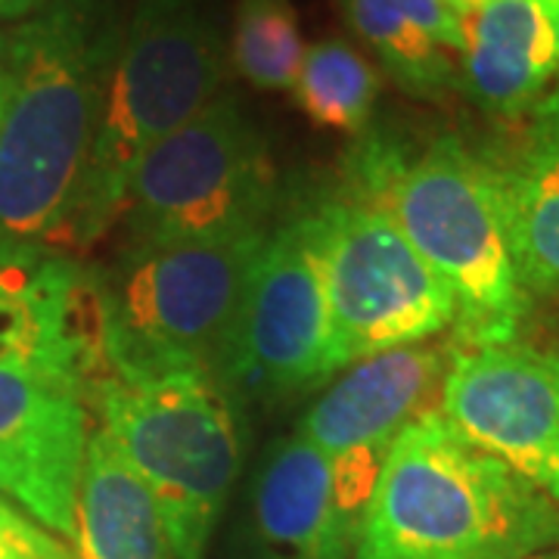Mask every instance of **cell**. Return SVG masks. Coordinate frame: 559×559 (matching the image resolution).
I'll return each mask as SVG.
<instances>
[{
    "label": "cell",
    "mask_w": 559,
    "mask_h": 559,
    "mask_svg": "<svg viewBox=\"0 0 559 559\" xmlns=\"http://www.w3.org/2000/svg\"><path fill=\"white\" fill-rule=\"evenodd\" d=\"M460 91L503 121L535 116L559 72L550 0H488L463 16Z\"/></svg>",
    "instance_id": "9a60e30c"
},
{
    "label": "cell",
    "mask_w": 559,
    "mask_h": 559,
    "mask_svg": "<svg viewBox=\"0 0 559 559\" xmlns=\"http://www.w3.org/2000/svg\"><path fill=\"white\" fill-rule=\"evenodd\" d=\"M342 178V190L382 209L448 283L457 345L520 342L532 296L516 271L488 153L457 134L414 146L395 131L367 128L352 143Z\"/></svg>",
    "instance_id": "7a4b0ae2"
},
{
    "label": "cell",
    "mask_w": 559,
    "mask_h": 559,
    "mask_svg": "<svg viewBox=\"0 0 559 559\" xmlns=\"http://www.w3.org/2000/svg\"><path fill=\"white\" fill-rule=\"evenodd\" d=\"M227 62L218 0H134L57 252H84L119 224L140 159L218 97Z\"/></svg>",
    "instance_id": "277c9868"
},
{
    "label": "cell",
    "mask_w": 559,
    "mask_h": 559,
    "mask_svg": "<svg viewBox=\"0 0 559 559\" xmlns=\"http://www.w3.org/2000/svg\"><path fill=\"white\" fill-rule=\"evenodd\" d=\"M330 311V380L360 358L419 345L457 323L448 283L382 209L342 190L308 209Z\"/></svg>",
    "instance_id": "ba28073f"
},
{
    "label": "cell",
    "mask_w": 559,
    "mask_h": 559,
    "mask_svg": "<svg viewBox=\"0 0 559 559\" xmlns=\"http://www.w3.org/2000/svg\"><path fill=\"white\" fill-rule=\"evenodd\" d=\"M382 75L377 66L342 38H323L305 47L293 81V100L318 128L358 138L370 128Z\"/></svg>",
    "instance_id": "d6986e66"
},
{
    "label": "cell",
    "mask_w": 559,
    "mask_h": 559,
    "mask_svg": "<svg viewBox=\"0 0 559 559\" xmlns=\"http://www.w3.org/2000/svg\"><path fill=\"white\" fill-rule=\"evenodd\" d=\"M559 547V503L441 417L419 414L382 463L355 559H528Z\"/></svg>",
    "instance_id": "3957f363"
},
{
    "label": "cell",
    "mask_w": 559,
    "mask_h": 559,
    "mask_svg": "<svg viewBox=\"0 0 559 559\" xmlns=\"http://www.w3.org/2000/svg\"><path fill=\"white\" fill-rule=\"evenodd\" d=\"M439 411L463 439L559 503L557 355L525 342H451Z\"/></svg>",
    "instance_id": "8fae6325"
},
{
    "label": "cell",
    "mask_w": 559,
    "mask_h": 559,
    "mask_svg": "<svg viewBox=\"0 0 559 559\" xmlns=\"http://www.w3.org/2000/svg\"><path fill=\"white\" fill-rule=\"evenodd\" d=\"M0 72H3V40H0Z\"/></svg>",
    "instance_id": "484cf974"
},
{
    "label": "cell",
    "mask_w": 559,
    "mask_h": 559,
    "mask_svg": "<svg viewBox=\"0 0 559 559\" xmlns=\"http://www.w3.org/2000/svg\"><path fill=\"white\" fill-rule=\"evenodd\" d=\"M0 559H75V554L0 495Z\"/></svg>",
    "instance_id": "44dd1931"
},
{
    "label": "cell",
    "mask_w": 559,
    "mask_h": 559,
    "mask_svg": "<svg viewBox=\"0 0 559 559\" xmlns=\"http://www.w3.org/2000/svg\"><path fill=\"white\" fill-rule=\"evenodd\" d=\"M0 106H3V81H0Z\"/></svg>",
    "instance_id": "4316f807"
},
{
    "label": "cell",
    "mask_w": 559,
    "mask_h": 559,
    "mask_svg": "<svg viewBox=\"0 0 559 559\" xmlns=\"http://www.w3.org/2000/svg\"><path fill=\"white\" fill-rule=\"evenodd\" d=\"M280 171L267 134L237 91H221L131 175L121 252L224 242L271 230Z\"/></svg>",
    "instance_id": "8992f818"
},
{
    "label": "cell",
    "mask_w": 559,
    "mask_h": 559,
    "mask_svg": "<svg viewBox=\"0 0 559 559\" xmlns=\"http://www.w3.org/2000/svg\"><path fill=\"white\" fill-rule=\"evenodd\" d=\"M44 3H47V0H0V16H3V20H22V16L40 10Z\"/></svg>",
    "instance_id": "7402d4cb"
},
{
    "label": "cell",
    "mask_w": 559,
    "mask_h": 559,
    "mask_svg": "<svg viewBox=\"0 0 559 559\" xmlns=\"http://www.w3.org/2000/svg\"><path fill=\"white\" fill-rule=\"evenodd\" d=\"M355 28L385 75L404 94L441 100L460 91L463 16L454 0H340Z\"/></svg>",
    "instance_id": "e0dca14e"
},
{
    "label": "cell",
    "mask_w": 559,
    "mask_h": 559,
    "mask_svg": "<svg viewBox=\"0 0 559 559\" xmlns=\"http://www.w3.org/2000/svg\"><path fill=\"white\" fill-rule=\"evenodd\" d=\"M72 554L75 559H175L150 488L103 429L87 441Z\"/></svg>",
    "instance_id": "ac0fdd59"
},
{
    "label": "cell",
    "mask_w": 559,
    "mask_h": 559,
    "mask_svg": "<svg viewBox=\"0 0 559 559\" xmlns=\"http://www.w3.org/2000/svg\"><path fill=\"white\" fill-rule=\"evenodd\" d=\"M264 237L121 252L103 274L112 380L215 373Z\"/></svg>",
    "instance_id": "52a82bcc"
},
{
    "label": "cell",
    "mask_w": 559,
    "mask_h": 559,
    "mask_svg": "<svg viewBox=\"0 0 559 559\" xmlns=\"http://www.w3.org/2000/svg\"><path fill=\"white\" fill-rule=\"evenodd\" d=\"M0 364L44 373L94 401L112 380L103 274L44 246L0 249Z\"/></svg>",
    "instance_id": "7c38bea8"
},
{
    "label": "cell",
    "mask_w": 559,
    "mask_h": 559,
    "mask_svg": "<svg viewBox=\"0 0 559 559\" xmlns=\"http://www.w3.org/2000/svg\"><path fill=\"white\" fill-rule=\"evenodd\" d=\"M330 311L308 209L261 242L215 380L240 404H277L330 382Z\"/></svg>",
    "instance_id": "9c48e42d"
},
{
    "label": "cell",
    "mask_w": 559,
    "mask_h": 559,
    "mask_svg": "<svg viewBox=\"0 0 559 559\" xmlns=\"http://www.w3.org/2000/svg\"><path fill=\"white\" fill-rule=\"evenodd\" d=\"M557 358H559V355H557Z\"/></svg>",
    "instance_id": "83f0119b"
},
{
    "label": "cell",
    "mask_w": 559,
    "mask_h": 559,
    "mask_svg": "<svg viewBox=\"0 0 559 559\" xmlns=\"http://www.w3.org/2000/svg\"><path fill=\"white\" fill-rule=\"evenodd\" d=\"M550 10H554V22H557V38H559V0H550ZM554 112H559V72H557V81H554V87H550V94H547V100L540 103L535 116H554Z\"/></svg>",
    "instance_id": "603a6c76"
},
{
    "label": "cell",
    "mask_w": 559,
    "mask_h": 559,
    "mask_svg": "<svg viewBox=\"0 0 559 559\" xmlns=\"http://www.w3.org/2000/svg\"><path fill=\"white\" fill-rule=\"evenodd\" d=\"M528 559H559V547H554V550H544V554H535V557Z\"/></svg>",
    "instance_id": "d4e9b609"
},
{
    "label": "cell",
    "mask_w": 559,
    "mask_h": 559,
    "mask_svg": "<svg viewBox=\"0 0 559 559\" xmlns=\"http://www.w3.org/2000/svg\"><path fill=\"white\" fill-rule=\"evenodd\" d=\"M451 342H419L360 358L340 370L305 411L296 432L326 457L342 503L360 522L382 463L399 436L436 411Z\"/></svg>",
    "instance_id": "30bf717a"
},
{
    "label": "cell",
    "mask_w": 559,
    "mask_h": 559,
    "mask_svg": "<svg viewBox=\"0 0 559 559\" xmlns=\"http://www.w3.org/2000/svg\"><path fill=\"white\" fill-rule=\"evenodd\" d=\"M358 525L326 457L289 432L261 451L227 550L230 559H355Z\"/></svg>",
    "instance_id": "5bb4252c"
},
{
    "label": "cell",
    "mask_w": 559,
    "mask_h": 559,
    "mask_svg": "<svg viewBox=\"0 0 559 559\" xmlns=\"http://www.w3.org/2000/svg\"><path fill=\"white\" fill-rule=\"evenodd\" d=\"M457 7H463V10H476V7H481V3H488V0H454Z\"/></svg>",
    "instance_id": "cb8c5ba5"
},
{
    "label": "cell",
    "mask_w": 559,
    "mask_h": 559,
    "mask_svg": "<svg viewBox=\"0 0 559 559\" xmlns=\"http://www.w3.org/2000/svg\"><path fill=\"white\" fill-rule=\"evenodd\" d=\"M488 159L525 293L559 299V112L535 116L520 140Z\"/></svg>",
    "instance_id": "2e32d148"
},
{
    "label": "cell",
    "mask_w": 559,
    "mask_h": 559,
    "mask_svg": "<svg viewBox=\"0 0 559 559\" xmlns=\"http://www.w3.org/2000/svg\"><path fill=\"white\" fill-rule=\"evenodd\" d=\"M305 57L293 0H237L227 60L259 91H289Z\"/></svg>",
    "instance_id": "ffe728a7"
},
{
    "label": "cell",
    "mask_w": 559,
    "mask_h": 559,
    "mask_svg": "<svg viewBox=\"0 0 559 559\" xmlns=\"http://www.w3.org/2000/svg\"><path fill=\"white\" fill-rule=\"evenodd\" d=\"M91 404L156 500L175 559H205L246 460L240 404L205 370L106 380Z\"/></svg>",
    "instance_id": "5b68a950"
},
{
    "label": "cell",
    "mask_w": 559,
    "mask_h": 559,
    "mask_svg": "<svg viewBox=\"0 0 559 559\" xmlns=\"http://www.w3.org/2000/svg\"><path fill=\"white\" fill-rule=\"evenodd\" d=\"M87 441V401L72 385L0 364V495L69 544Z\"/></svg>",
    "instance_id": "4fadbf2b"
},
{
    "label": "cell",
    "mask_w": 559,
    "mask_h": 559,
    "mask_svg": "<svg viewBox=\"0 0 559 559\" xmlns=\"http://www.w3.org/2000/svg\"><path fill=\"white\" fill-rule=\"evenodd\" d=\"M116 0H47L3 44L0 249H57L119 44Z\"/></svg>",
    "instance_id": "6da1fadb"
}]
</instances>
